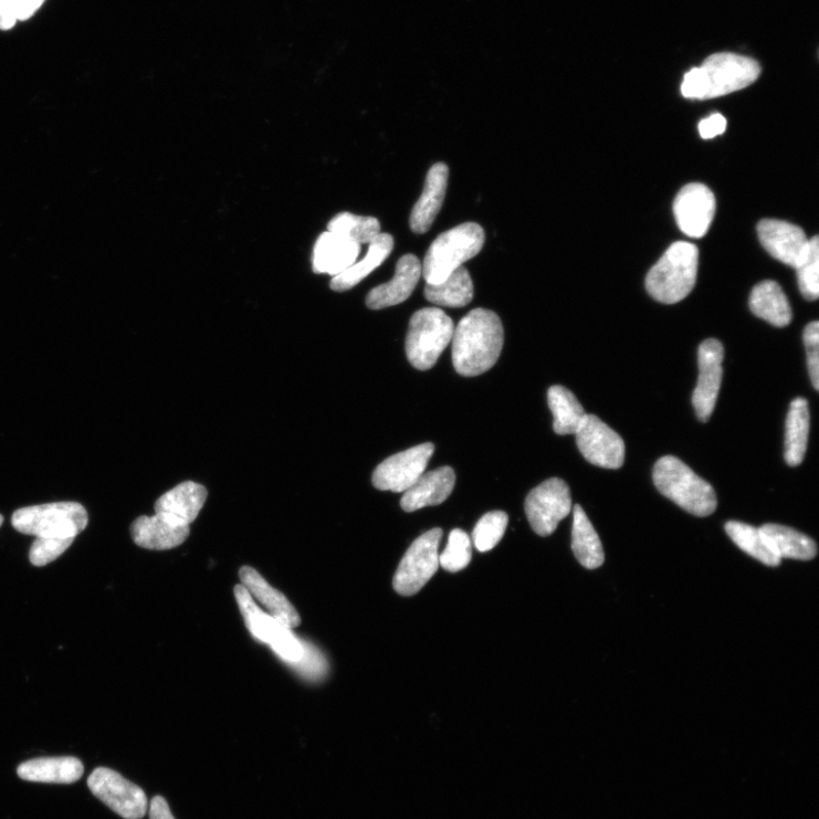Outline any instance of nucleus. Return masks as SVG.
<instances>
[{
  "mask_svg": "<svg viewBox=\"0 0 819 819\" xmlns=\"http://www.w3.org/2000/svg\"><path fill=\"white\" fill-rule=\"evenodd\" d=\"M503 343L504 329L498 316L486 308L473 309L454 328V369L464 377L485 374L497 363Z\"/></svg>",
  "mask_w": 819,
  "mask_h": 819,
  "instance_id": "f257e3e1",
  "label": "nucleus"
},
{
  "mask_svg": "<svg viewBox=\"0 0 819 819\" xmlns=\"http://www.w3.org/2000/svg\"><path fill=\"white\" fill-rule=\"evenodd\" d=\"M760 71L759 64L750 57L733 53L714 54L684 75L681 92L690 99L722 97L756 83Z\"/></svg>",
  "mask_w": 819,
  "mask_h": 819,
  "instance_id": "f03ea898",
  "label": "nucleus"
},
{
  "mask_svg": "<svg viewBox=\"0 0 819 819\" xmlns=\"http://www.w3.org/2000/svg\"><path fill=\"white\" fill-rule=\"evenodd\" d=\"M658 491L695 517H708L717 508L714 487L674 455L660 458L653 468Z\"/></svg>",
  "mask_w": 819,
  "mask_h": 819,
  "instance_id": "7ed1b4c3",
  "label": "nucleus"
},
{
  "mask_svg": "<svg viewBox=\"0 0 819 819\" xmlns=\"http://www.w3.org/2000/svg\"><path fill=\"white\" fill-rule=\"evenodd\" d=\"M699 251L686 242L673 244L649 271L645 287L652 298L664 304L683 301L694 288Z\"/></svg>",
  "mask_w": 819,
  "mask_h": 819,
  "instance_id": "20e7f679",
  "label": "nucleus"
},
{
  "mask_svg": "<svg viewBox=\"0 0 819 819\" xmlns=\"http://www.w3.org/2000/svg\"><path fill=\"white\" fill-rule=\"evenodd\" d=\"M485 243V231L475 222L462 223L442 233L429 248L422 266L427 284L444 282L453 271L475 258Z\"/></svg>",
  "mask_w": 819,
  "mask_h": 819,
  "instance_id": "39448f33",
  "label": "nucleus"
},
{
  "mask_svg": "<svg viewBox=\"0 0 819 819\" xmlns=\"http://www.w3.org/2000/svg\"><path fill=\"white\" fill-rule=\"evenodd\" d=\"M88 522L85 506L77 502L27 506L12 516L15 531L35 538H75L86 529Z\"/></svg>",
  "mask_w": 819,
  "mask_h": 819,
  "instance_id": "423d86ee",
  "label": "nucleus"
},
{
  "mask_svg": "<svg viewBox=\"0 0 819 819\" xmlns=\"http://www.w3.org/2000/svg\"><path fill=\"white\" fill-rule=\"evenodd\" d=\"M454 324L443 309L424 307L416 312L409 325L406 350L418 370L433 368L451 343Z\"/></svg>",
  "mask_w": 819,
  "mask_h": 819,
  "instance_id": "0eeeda50",
  "label": "nucleus"
},
{
  "mask_svg": "<svg viewBox=\"0 0 819 819\" xmlns=\"http://www.w3.org/2000/svg\"><path fill=\"white\" fill-rule=\"evenodd\" d=\"M233 592L246 627L256 640L269 644L286 661L297 662L303 658L304 648L292 633V629L261 610L242 584L237 585Z\"/></svg>",
  "mask_w": 819,
  "mask_h": 819,
  "instance_id": "6e6552de",
  "label": "nucleus"
},
{
  "mask_svg": "<svg viewBox=\"0 0 819 819\" xmlns=\"http://www.w3.org/2000/svg\"><path fill=\"white\" fill-rule=\"evenodd\" d=\"M441 528H434L418 537L408 549L393 579L395 590L403 597L421 591L440 567Z\"/></svg>",
  "mask_w": 819,
  "mask_h": 819,
  "instance_id": "1a4fd4ad",
  "label": "nucleus"
},
{
  "mask_svg": "<svg viewBox=\"0 0 819 819\" xmlns=\"http://www.w3.org/2000/svg\"><path fill=\"white\" fill-rule=\"evenodd\" d=\"M571 511L569 487L560 479L543 482L528 494L525 502L528 522L533 531L543 537L554 534Z\"/></svg>",
  "mask_w": 819,
  "mask_h": 819,
  "instance_id": "9d476101",
  "label": "nucleus"
},
{
  "mask_svg": "<svg viewBox=\"0 0 819 819\" xmlns=\"http://www.w3.org/2000/svg\"><path fill=\"white\" fill-rule=\"evenodd\" d=\"M88 788L114 812L126 819H141L147 811V797L135 784L109 768L98 767L88 778Z\"/></svg>",
  "mask_w": 819,
  "mask_h": 819,
  "instance_id": "9b49d317",
  "label": "nucleus"
},
{
  "mask_svg": "<svg viewBox=\"0 0 819 819\" xmlns=\"http://www.w3.org/2000/svg\"><path fill=\"white\" fill-rule=\"evenodd\" d=\"M575 437L581 455L595 465L619 470L626 461V443L595 414L585 416Z\"/></svg>",
  "mask_w": 819,
  "mask_h": 819,
  "instance_id": "f8f14e48",
  "label": "nucleus"
},
{
  "mask_svg": "<svg viewBox=\"0 0 819 819\" xmlns=\"http://www.w3.org/2000/svg\"><path fill=\"white\" fill-rule=\"evenodd\" d=\"M434 451V444L424 443L386 459L376 468L374 486L395 493L408 491L424 474Z\"/></svg>",
  "mask_w": 819,
  "mask_h": 819,
  "instance_id": "ddd939ff",
  "label": "nucleus"
},
{
  "mask_svg": "<svg viewBox=\"0 0 819 819\" xmlns=\"http://www.w3.org/2000/svg\"><path fill=\"white\" fill-rule=\"evenodd\" d=\"M724 346L715 339H706L699 346V379L692 403L701 422H707L716 407L723 378Z\"/></svg>",
  "mask_w": 819,
  "mask_h": 819,
  "instance_id": "4468645a",
  "label": "nucleus"
},
{
  "mask_svg": "<svg viewBox=\"0 0 819 819\" xmlns=\"http://www.w3.org/2000/svg\"><path fill=\"white\" fill-rule=\"evenodd\" d=\"M716 211L714 192L705 185L689 183L679 192L674 213L680 229L692 239L708 232Z\"/></svg>",
  "mask_w": 819,
  "mask_h": 819,
  "instance_id": "2eb2a0df",
  "label": "nucleus"
},
{
  "mask_svg": "<svg viewBox=\"0 0 819 819\" xmlns=\"http://www.w3.org/2000/svg\"><path fill=\"white\" fill-rule=\"evenodd\" d=\"M758 237L773 258L794 267L804 255L809 241L800 227L775 219L759 222Z\"/></svg>",
  "mask_w": 819,
  "mask_h": 819,
  "instance_id": "dca6fc26",
  "label": "nucleus"
},
{
  "mask_svg": "<svg viewBox=\"0 0 819 819\" xmlns=\"http://www.w3.org/2000/svg\"><path fill=\"white\" fill-rule=\"evenodd\" d=\"M134 542L140 548L166 552L177 548L190 534V526L179 524L166 515L137 518L130 528Z\"/></svg>",
  "mask_w": 819,
  "mask_h": 819,
  "instance_id": "f3484780",
  "label": "nucleus"
},
{
  "mask_svg": "<svg viewBox=\"0 0 819 819\" xmlns=\"http://www.w3.org/2000/svg\"><path fill=\"white\" fill-rule=\"evenodd\" d=\"M422 275V266L417 256H402L391 282L374 288L367 296V305L371 309L395 306L407 301L417 287Z\"/></svg>",
  "mask_w": 819,
  "mask_h": 819,
  "instance_id": "a211bd4d",
  "label": "nucleus"
},
{
  "mask_svg": "<svg viewBox=\"0 0 819 819\" xmlns=\"http://www.w3.org/2000/svg\"><path fill=\"white\" fill-rule=\"evenodd\" d=\"M448 181L449 168L447 165L437 164L429 170L422 195L410 217V227L413 232L421 235V233L432 228L443 207Z\"/></svg>",
  "mask_w": 819,
  "mask_h": 819,
  "instance_id": "6ab92c4d",
  "label": "nucleus"
},
{
  "mask_svg": "<svg viewBox=\"0 0 819 819\" xmlns=\"http://www.w3.org/2000/svg\"><path fill=\"white\" fill-rule=\"evenodd\" d=\"M455 485V473L451 466H441L439 470L422 474L420 479L405 492L401 500L402 510L413 513L442 504L449 498Z\"/></svg>",
  "mask_w": 819,
  "mask_h": 819,
  "instance_id": "aec40b11",
  "label": "nucleus"
},
{
  "mask_svg": "<svg viewBox=\"0 0 819 819\" xmlns=\"http://www.w3.org/2000/svg\"><path fill=\"white\" fill-rule=\"evenodd\" d=\"M243 587L254 600H258L269 615L281 620L290 629L301 626V616L291 601L271 585L252 567L244 566L240 570Z\"/></svg>",
  "mask_w": 819,
  "mask_h": 819,
  "instance_id": "412c9836",
  "label": "nucleus"
},
{
  "mask_svg": "<svg viewBox=\"0 0 819 819\" xmlns=\"http://www.w3.org/2000/svg\"><path fill=\"white\" fill-rule=\"evenodd\" d=\"M208 497L204 486L182 483L167 492L155 503V514H162L172 521L190 526L200 515Z\"/></svg>",
  "mask_w": 819,
  "mask_h": 819,
  "instance_id": "4be33fe9",
  "label": "nucleus"
},
{
  "mask_svg": "<svg viewBox=\"0 0 819 819\" xmlns=\"http://www.w3.org/2000/svg\"><path fill=\"white\" fill-rule=\"evenodd\" d=\"M84 771L82 760L75 757L36 758L18 767L19 777L38 784L71 785L80 781Z\"/></svg>",
  "mask_w": 819,
  "mask_h": 819,
  "instance_id": "5701e85b",
  "label": "nucleus"
},
{
  "mask_svg": "<svg viewBox=\"0 0 819 819\" xmlns=\"http://www.w3.org/2000/svg\"><path fill=\"white\" fill-rule=\"evenodd\" d=\"M360 252L361 245L355 241L330 231L325 232L315 246L314 270L337 276L357 262Z\"/></svg>",
  "mask_w": 819,
  "mask_h": 819,
  "instance_id": "b1692460",
  "label": "nucleus"
},
{
  "mask_svg": "<svg viewBox=\"0 0 819 819\" xmlns=\"http://www.w3.org/2000/svg\"><path fill=\"white\" fill-rule=\"evenodd\" d=\"M767 548L779 559L809 561L817 556V544L809 536L787 526L766 524L759 528Z\"/></svg>",
  "mask_w": 819,
  "mask_h": 819,
  "instance_id": "393cba45",
  "label": "nucleus"
},
{
  "mask_svg": "<svg viewBox=\"0 0 819 819\" xmlns=\"http://www.w3.org/2000/svg\"><path fill=\"white\" fill-rule=\"evenodd\" d=\"M749 306L755 316L771 326L784 328L792 321V308L781 286L766 281L752 292Z\"/></svg>",
  "mask_w": 819,
  "mask_h": 819,
  "instance_id": "a878e982",
  "label": "nucleus"
},
{
  "mask_svg": "<svg viewBox=\"0 0 819 819\" xmlns=\"http://www.w3.org/2000/svg\"><path fill=\"white\" fill-rule=\"evenodd\" d=\"M571 549L584 568L597 569L605 563L600 537L579 504L574 506Z\"/></svg>",
  "mask_w": 819,
  "mask_h": 819,
  "instance_id": "bb28decb",
  "label": "nucleus"
},
{
  "mask_svg": "<svg viewBox=\"0 0 819 819\" xmlns=\"http://www.w3.org/2000/svg\"><path fill=\"white\" fill-rule=\"evenodd\" d=\"M395 240L388 233L379 235L369 244V251L366 258L347 267L345 271L335 276L330 283V288L336 292H344L354 288L361 283L370 273L376 270L392 253Z\"/></svg>",
  "mask_w": 819,
  "mask_h": 819,
  "instance_id": "cd10ccee",
  "label": "nucleus"
},
{
  "mask_svg": "<svg viewBox=\"0 0 819 819\" xmlns=\"http://www.w3.org/2000/svg\"><path fill=\"white\" fill-rule=\"evenodd\" d=\"M810 417L808 402L804 398L795 399L786 421L785 458L790 466L802 463L809 438Z\"/></svg>",
  "mask_w": 819,
  "mask_h": 819,
  "instance_id": "c85d7f7f",
  "label": "nucleus"
},
{
  "mask_svg": "<svg viewBox=\"0 0 819 819\" xmlns=\"http://www.w3.org/2000/svg\"><path fill=\"white\" fill-rule=\"evenodd\" d=\"M424 297L437 305L463 307L474 298V284L470 272L462 265L442 283L427 284Z\"/></svg>",
  "mask_w": 819,
  "mask_h": 819,
  "instance_id": "c756f323",
  "label": "nucleus"
},
{
  "mask_svg": "<svg viewBox=\"0 0 819 819\" xmlns=\"http://www.w3.org/2000/svg\"><path fill=\"white\" fill-rule=\"evenodd\" d=\"M548 403L554 413V431L558 435H575L585 416L584 408L568 388L556 385L549 389Z\"/></svg>",
  "mask_w": 819,
  "mask_h": 819,
  "instance_id": "7c9ffc66",
  "label": "nucleus"
},
{
  "mask_svg": "<svg viewBox=\"0 0 819 819\" xmlns=\"http://www.w3.org/2000/svg\"><path fill=\"white\" fill-rule=\"evenodd\" d=\"M725 531L736 546L750 557L769 567H777L781 559L777 558L767 548L759 528L739 522H727Z\"/></svg>",
  "mask_w": 819,
  "mask_h": 819,
  "instance_id": "2f4dec72",
  "label": "nucleus"
},
{
  "mask_svg": "<svg viewBox=\"0 0 819 819\" xmlns=\"http://www.w3.org/2000/svg\"><path fill=\"white\" fill-rule=\"evenodd\" d=\"M328 231L353 240L359 245L370 244L380 233V223L372 217L344 212L329 222Z\"/></svg>",
  "mask_w": 819,
  "mask_h": 819,
  "instance_id": "473e14b6",
  "label": "nucleus"
},
{
  "mask_svg": "<svg viewBox=\"0 0 819 819\" xmlns=\"http://www.w3.org/2000/svg\"><path fill=\"white\" fill-rule=\"evenodd\" d=\"M795 269L801 294L807 301H816L819 295V242L817 237L808 241L807 249Z\"/></svg>",
  "mask_w": 819,
  "mask_h": 819,
  "instance_id": "72a5a7b5",
  "label": "nucleus"
},
{
  "mask_svg": "<svg viewBox=\"0 0 819 819\" xmlns=\"http://www.w3.org/2000/svg\"><path fill=\"white\" fill-rule=\"evenodd\" d=\"M473 557L472 539L461 529L449 536L447 549L440 555V566L450 573H458L471 564Z\"/></svg>",
  "mask_w": 819,
  "mask_h": 819,
  "instance_id": "f704fd0d",
  "label": "nucleus"
},
{
  "mask_svg": "<svg viewBox=\"0 0 819 819\" xmlns=\"http://www.w3.org/2000/svg\"><path fill=\"white\" fill-rule=\"evenodd\" d=\"M510 517L503 512H493L483 516L473 532V539L480 553H489L502 539Z\"/></svg>",
  "mask_w": 819,
  "mask_h": 819,
  "instance_id": "c9c22d12",
  "label": "nucleus"
},
{
  "mask_svg": "<svg viewBox=\"0 0 819 819\" xmlns=\"http://www.w3.org/2000/svg\"><path fill=\"white\" fill-rule=\"evenodd\" d=\"M75 538H41L31 544L29 560L35 567H44L59 559L72 545Z\"/></svg>",
  "mask_w": 819,
  "mask_h": 819,
  "instance_id": "e433bc0d",
  "label": "nucleus"
},
{
  "mask_svg": "<svg viewBox=\"0 0 819 819\" xmlns=\"http://www.w3.org/2000/svg\"><path fill=\"white\" fill-rule=\"evenodd\" d=\"M804 343L807 353V366L816 391H819V323L812 322L806 326Z\"/></svg>",
  "mask_w": 819,
  "mask_h": 819,
  "instance_id": "4c0bfd02",
  "label": "nucleus"
},
{
  "mask_svg": "<svg viewBox=\"0 0 819 819\" xmlns=\"http://www.w3.org/2000/svg\"><path fill=\"white\" fill-rule=\"evenodd\" d=\"M726 119L720 113H715L699 124V133L704 139H712L723 135L726 130Z\"/></svg>",
  "mask_w": 819,
  "mask_h": 819,
  "instance_id": "58836bf2",
  "label": "nucleus"
},
{
  "mask_svg": "<svg viewBox=\"0 0 819 819\" xmlns=\"http://www.w3.org/2000/svg\"><path fill=\"white\" fill-rule=\"evenodd\" d=\"M20 0H0V30H10L18 22Z\"/></svg>",
  "mask_w": 819,
  "mask_h": 819,
  "instance_id": "ea45409f",
  "label": "nucleus"
},
{
  "mask_svg": "<svg viewBox=\"0 0 819 819\" xmlns=\"http://www.w3.org/2000/svg\"><path fill=\"white\" fill-rule=\"evenodd\" d=\"M149 817L150 819H175L167 800L160 796L153 798Z\"/></svg>",
  "mask_w": 819,
  "mask_h": 819,
  "instance_id": "a19ab883",
  "label": "nucleus"
},
{
  "mask_svg": "<svg viewBox=\"0 0 819 819\" xmlns=\"http://www.w3.org/2000/svg\"><path fill=\"white\" fill-rule=\"evenodd\" d=\"M45 0H20L18 21H27L42 8Z\"/></svg>",
  "mask_w": 819,
  "mask_h": 819,
  "instance_id": "79ce46f5",
  "label": "nucleus"
},
{
  "mask_svg": "<svg viewBox=\"0 0 819 819\" xmlns=\"http://www.w3.org/2000/svg\"><path fill=\"white\" fill-rule=\"evenodd\" d=\"M3 524H4V517L0 515V527H2Z\"/></svg>",
  "mask_w": 819,
  "mask_h": 819,
  "instance_id": "37998d69",
  "label": "nucleus"
}]
</instances>
